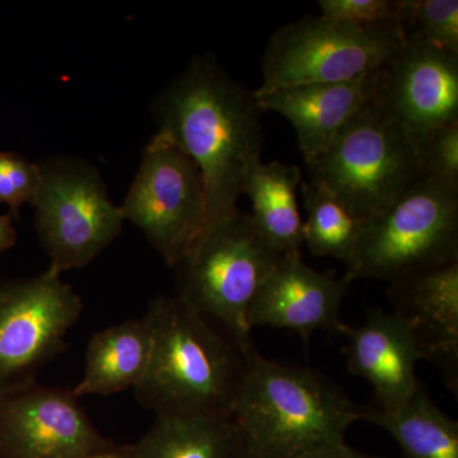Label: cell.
<instances>
[{"instance_id":"obj_1","label":"cell","mask_w":458,"mask_h":458,"mask_svg":"<svg viewBox=\"0 0 458 458\" xmlns=\"http://www.w3.org/2000/svg\"><path fill=\"white\" fill-rule=\"evenodd\" d=\"M156 137L179 148L203 174L207 231L238 212L250 167L261 161L264 113L213 54L190 60L152 105Z\"/></svg>"},{"instance_id":"obj_2","label":"cell","mask_w":458,"mask_h":458,"mask_svg":"<svg viewBox=\"0 0 458 458\" xmlns=\"http://www.w3.org/2000/svg\"><path fill=\"white\" fill-rule=\"evenodd\" d=\"M363 406L307 367L246 358L232 418L243 458H349L346 430L361 420Z\"/></svg>"},{"instance_id":"obj_3","label":"cell","mask_w":458,"mask_h":458,"mask_svg":"<svg viewBox=\"0 0 458 458\" xmlns=\"http://www.w3.org/2000/svg\"><path fill=\"white\" fill-rule=\"evenodd\" d=\"M149 367L135 396L156 417H232L246 357L179 295L156 298Z\"/></svg>"},{"instance_id":"obj_4","label":"cell","mask_w":458,"mask_h":458,"mask_svg":"<svg viewBox=\"0 0 458 458\" xmlns=\"http://www.w3.org/2000/svg\"><path fill=\"white\" fill-rule=\"evenodd\" d=\"M282 256L238 210L210 225L176 267L177 295L247 358L256 349L250 309Z\"/></svg>"},{"instance_id":"obj_5","label":"cell","mask_w":458,"mask_h":458,"mask_svg":"<svg viewBox=\"0 0 458 458\" xmlns=\"http://www.w3.org/2000/svg\"><path fill=\"white\" fill-rule=\"evenodd\" d=\"M306 165L312 185L361 221L390 207L421 174L417 144L376 98Z\"/></svg>"},{"instance_id":"obj_6","label":"cell","mask_w":458,"mask_h":458,"mask_svg":"<svg viewBox=\"0 0 458 458\" xmlns=\"http://www.w3.org/2000/svg\"><path fill=\"white\" fill-rule=\"evenodd\" d=\"M458 261V189L421 174L390 207L364 221L346 264L355 279L391 280Z\"/></svg>"},{"instance_id":"obj_7","label":"cell","mask_w":458,"mask_h":458,"mask_svg":"<svg viewBox=\"0 0 458 458\" xmlns=\"http://www.w3.org/2000/svg\"><path fill=\"white\" fill-rule=\"evenodd\" d=\"M405 42L400 25L355 26L304 16L271 36L261 62L262 83L255 93L357 80L384 69Z\"/></svg>"},{"instance_id":"obj_8","label":"cell","mask_w":458,"mask_h":458,"mask_svg":"<svg viewBox=\"0 0 458 458\" xmlns=\"http://www.w3.org/2000/svg\"><path fill=\"white\" fill-rule=\"evenodd\" d=\"M38 167L35 227L49 269L60 276L82 269L122 233V208L111 201L98 168L82 158L49 157Z\"/></svg>"},{"instance_id":"obj_9","label":"cell","mask_w":458,"mask_h":458,"mask_svg":"<svg viewBox=\"0 0 458 458\" xmlns=\"http://www.w3.org/2000/svg\"><path fill=\"white\" fill-rule=\"evenodd\" d=\"M120 208L176 269L207 228L203 174L182 150L153 135Z\"/></svg>"},{"instance_id":"obj_10","label":"cell","mask_w":458,"mask_h":458,"mask_svg":"<svg viewBox=\"0 0 458 458\" xmlns=\"http://www.w3.org/2000/svg\"><path fill=\"white\" fill-rule=\"evenodd\" d=\"M82 311L80 295L55 271L0 283V393L36 381L65 349Z\"/></svg>"},{"instance_id":"obj_11","label":"cell","mask_w":458,"mask_h":458,"mask_svg":"<svg viewBox=\"0 0 458 458\" xmlns=\"http://www.w3.org/2000/svg\"><path fill=\"white\" fill-rule=\"evenodd\" d=\"M114 445L73 391L32 381L0 393V458H82Z\"/></svg>"},{"instance_id":"obj_12","label":"cell","mask_w":458,"mask_h":458,"mask_svg":"<svg viewBox=\"0 0 458 458\" xmlns=\"http://www.w3.org/2000/svg\"><path fill=\"white\" fill-rule=\"evenodd\" d=\"M376 101L420 152L434 132L458 122V56L406 40L382 69Z\"/></svg>"},{"instance_id":"obj_13","label":"cell","mask_w":458,"mask_h":458,"mask_svg":"<svg viewBox=\"0 0 458 458\" xmlns=\"http://www.w3.org/2000/svg\"><path fill=\"white\" fill-rule=\"evenodd\" d=\"M352 280L334 271H318L302 255L282 256L259 289L249 313L250 327L284 328L309 344L316 331L342 333L344 298Z\"/></svg>"},{"instance_id":"obj_14","label":"cell","mask_w":458,"mask_h":458,"mask_svg":"<svg viewBox=\"0 0 458 458\" xmlns=\"http://www.w3.org/2000/svg\"><path fill=\"white\" fill-rule=\"evenodd\" d=\"M387 294L421 360L436 364L457 394L458 261L403 274L391 280Z\"/></svg>"},{"instance_id":"obj_15","label":"cell","mask_w":458,"mask_h":458,"mask_svg":"<svg viewBox=\"0 0 458 458\" xmlns=\"http://www.w3.org/2000/svg\"><path fill=\"white\" fill-rule=\"evenodd\" d=\"M348 369L375 391L377 408L403 405L420 386L417 364L421 360L414 336L394 311L370 310L360 327L344 325Z\"/></svg>"},{"instance_id":"obj_16","label":"cell","mask_w":458,"mask_h":458,"mask_svg":"<svg viewBox=\"0 0 458 458\" xmlns=\"http://www.w3.org/2000/svg\"><path fill=\"white\" fill-rule=\"evenodd\" d=\"M381 72L345 82L298 84L255 95L264 113L280 114L293 125L304 164H309L376 98Z\"/></svg>"},{"instance_id":"obj_17","label":"cell","mask_w":458,"mask_h":458,"mask_svg":"<svg viewBox=\"0 0 458 458\" xmlns=\"http://www.w3.org/2000/svg\"><path fill=\"white\" fill-rule=\"evenodd\" d=\"M153 349V328L148 316L128 319L90 337L83 378L75 396L119 394L137 388L146 376Z\"/></svg>"},{"instance_id":"obj_18","label":"cell","mask_w":458,"mask_h":458,"mask_svg":"<svg viewBox=\"0 0 458 458\" xmlns=\"http://www.w3.org/2000/svg\"><path fill=\"white\" fill-rule=\"evenodd\" d=\"M302 171L297 165L255 162L247 172L243 195L251 200L252 221L280 254L302 255L303 219L298 205Z\"/></svg>"},{"instance_id":"obj_19","label":"cell","mask_w":458,"mask_h":458,"mask_svg":"<svg viewBox=\"0 0 458 458\" xmlns=\"http://www.w3.org/2000/svg\"><path fill=\"white\" fill-rule=\"evenodd\" d=\"M361 420L390 434L403 458H458V421L434 403L423 385L396 408L363 406Z\"/></svg>"},{"instance_id":"obj_20","label":"cell","mask_w":458,"mask_h":458,"mask_svg":"<svg viewBox=\"0 0 458 458\" xmlns=\"http://www.w3.org/2000/svg\"><path fill=\"white\" fill-rule=\"evenodd\" d=\"M131 458H243L232 417H156Z\"/></svg>"},{"instance_id":"obj_21","label":"cell","mask_w":458,"mask_h":458,"mask_svg":"<svg viewBox=\"0 0 458 458\" xmlns=\"http://www.w3.org/2000/svg\"><path fill=\"white\" fill-rule=\"evenodd\" d=\"M300 192L307 214L303 221L304 245L312 255L348 264L357 249L364 221L311 182L302 181Z\"/></svg>"},{"instance_id":"obj_22","label":"cell","mask_w":458,"mask_h":458,"mask_svg":"<svg viewBox=\"0 0 458 458\" xmlns=\"http://www.w3.org/2000/svg\"><path fill=\"white\" fill-rule=\"evenodd\" d=\"M400 26L405 40L458 56L457 0H400Z\"/></svg>"},{"instance_id":"obj_23","label":"cell","mask_w":458,"mask_h":458,"mask_svg":"<svg viewBox=\"0 0 458 458\" xmlns=\"http://www.w3.org/2000/svg\"><path fill=\"white\" fill-rule=\"evenodd\" d=\"M41 186L38 164L13 152H0V204L8 205L12 218H20L22 205L35 207Z\"/></svg>"},{"instance_id":"obj_24","label":"cell","mask_w":458,"mask_h":458,"mask_svg":"<svg viewBox=\"0 0 458 458\" xmlns=\"http://www.w3.org/2000/svg\"><path fill=\"white\" fill-rule=\"evenodd\" d=\"M319 16L355 26L400 25V0H319Z\"/></svg>"},{"instance_id":"obj_25","label":"cell","mask_w":458,"mask_h":458,"mask_svg":"<svg viewBox=\"0 0 458 458\" xmlns=\"http://www.w3.org/2000/svg\"><path fill=\"white\" fill-rule=\"evenodd\" d=\"M421 174L458 189V122L445 126L420 149Z\"/></svg>"},{"instance_id":"obj_26","label":"cell","mask_w":458,"mask_h":458,"mask_svg":"<svg viewBox=\"0 0 458 458\" xmlns=\"http://www.w3.org/2000/svg\"><path fill=\"white\" fill-rule=\"evenodd\" d=\"M17 242L16 229L11 214H0V254L12 249Z\"/></svg>"},{"instance_id":"obj_27","label":"cell","mask_w":458,"mask_h":458,"mask_svg":"<svg viewBox=\"0 0 458 458\" xmlns=\"http://www.w3.org/2000/svg\"><path fill=\"white\" fill-rule=\"evenodd\" d=\"M82 458H131V445H126V447H116V445H114L110 450Z\"/></svg>"},{"instance_id":"obj_28","label":"cell","mask_w":458,"mask_h":458,"mask_svg":"<svg viewBox=\"0 0 458 458\" xmlns=\"http://www.w3.org/2000/svg\"><path fill=\"white\" fill-rule=\"evenodd\" d=\"M349 458H378V457L367 456V454H360V452L354 451V454H352V456Z\"/></svg>"}]
</instances>
